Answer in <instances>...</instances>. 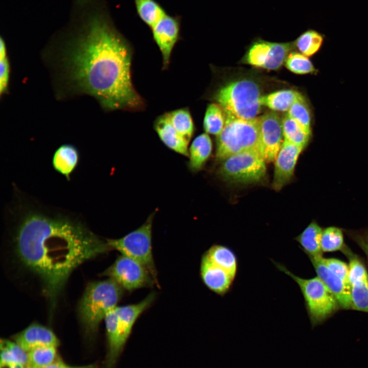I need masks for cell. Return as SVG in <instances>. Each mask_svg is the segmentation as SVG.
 <instances>
[{
  "mask_svg": "<svg viewBox=\"0 0 368 368\" xmlns=\"http://www.w3.org/2000/svg\"><path fill=\"white\" fill-rule=\"evenodd\" d=\"M304 149L284 140L274 160L272 188L280 191L293 176L298 157Z\"/></svg>",
  "mask_w": 368,
  "mask_h": 368,
  "instance_id": "obj_13",
  "label": "cell"
},
{
  "mask_svg": "<svg viewBox=\"0 0 368 368\" xmlns=\"http://www.w3.org/2000/svg\"><path fill=\"white\" fill-rule=\"evenodd\" d=\"M342 230L336 226H329L323 229L321 247L323 252L334 251L344 247Z\"/></svg>",
  "mask_w": 368,
  "mask_h": 368,
  "instance_id": "obj_33",
  "label": "cell"
},
{
  "mask_svg": "<svg viewBox=\"0 0 368 368\" xmlns=\"http://www.w3.org/2000/svg\"><path fill=\"white\" fill-rule=\"evenodd\" d=\"M200 275L205 286L212 292L221 296L229 292L236 278L212 262L204 254L201 259Z\"/></svg>",
  "mask_w": 368,
  "mask_h": 368,
  "instance_id": "obj_14",
  "label": "cell"
},
{
  "mask_svg": "<svg viewBox=\"0 0 368 368\" xmlns=\"http://www.w3.org/2000/svg\"><path fill=\"white\" fill-rule=\"evenodd\" d=\"M169 120L177 132L190 142L194 134V122L188 107L177 109L167 112Z\"/></svg>",
  "mask_w": 368,
  "mask_h": 368,
  "instance_id": "obj_26",
  "label": "cell"
},
{
  "mask_svg": "<svg viewBox=\"0 0 368 368\" xmlns=\"http://www.w3.org/2000/svg\"><path fill=\"white\" fill-rule=\"evenodd\" d=\"M116 282L123 289L132 291L158 284L142 264L127 256H119L103 273Z\"/></svg>",
  "mask_w": 368,
  "mask_h": 368,
  "instance_id": "obj_9",
  "label": "cell"
},
{
  "mask_svg": "<svg viewBox=\"0 0 368 368\" xmlns=\"http://www.w3.org/2000/svg\"><path fill=\"white\" fill-rule=\"evenodd\" d=\"M323 228L313 220L294 239L308 257L323 256L321 240Z\"/></svg>",
  "mask_w": 368,
  "mask_h": 368,
  "instance_id": "obj_21",
  "label": "cell"
},
{
  "mask_svg": "<svg viewBox=\"0 0 368 368\" xmlns=\"http://www.w3.org/2000/svg\"><path fill=\"white\" fill-rule=\"evenodd\" d=\"M294 47L293 42H275L258 39L250 45L244 61L257 67L276 70L285 62Z\"/></svg>",
  "mask_w": 368,
  "mask_h": 368,
  "instance_id": "obj_10",
  "label": "cell"
},
{
  "mask_svg": "<svg viewBox=\"0 0 368 368\" xmlns=\"http://www.w3.org/2000/svg\"><path fill=\"white\" fill-rule=\"evenodd\" d=\"M317 276L324 282L336 298L339 307L351 309L350 286L330 270L319 259L308 257Z\"/></svg>",
  "mask_w": 368,
  "mask_h": 368,
  "instance_id": "obj_15",
  "label": "cell"
},
{
  "mask_svg": "<svg viewBox=\"0 0 368 368\" xmlns=\"http://www.w3.org/2000/svg\"><path fill=\"white\" fill-rule=\"evenodd\" d=\"M287 115L296 122L309 134L311 135V119L309 107L303 96L287 111Z\"/></svg>",
  "mask_w": 368,
  "mask_h": 368,
  "instance_id": "obj_32",
  "label": "cell"
},
{
  "mask_svg": "<svg viewBox=\"0 0 368 368\" xmlns=\"http://www.w3.org/2000/svg\"><path fill=\"white\" fill-rule=\"evenodd\" d=\"M245 151L261 154L259 117L248 120L227 117L223 129L216 137V159L223 161Z\"/></svg>",
  "mask_w": 368,
  "mask_h": 368,
  "instance_id": "obj_5",
  "label": "cell"
},
{
  "mask_svg": "<svg viewBox=\"0 0 368 368\" xmlns=\"http://www.w3.org/2000/svg\"><path fill=\"white\" fill-rule=\"evenodd\" d=\"M154 213L137 229L119 239L107 240L112 249L119 251L144 265L157 280L152 248V227Z\"/></svg>",
  "mask_w": 368,
  "mask_h": 368,
  "instance_id": "obj_7",
  "label": "cell"
},
{
  "mask_svg": "<svg viewBox=\"0 0 368 368\" xmlns=\"http://www.w3.org/2000/svg\"><path fill=\"white\" fill-rule=\"evenodd\" d=\"M93 365L72 366L66 364L60 358L49 365L43 368H94Z\"/></svg>",
  "mask_w": 368,
  "mask_h": 368,
  "instance_id": "obj_38",
  "label": "cell"
},
{
  "mask_svg": "<svg viewBox=\"0 0 368 368\" xmlns=\"http://www.w3.org/2000/svg\"><path fill=\"white\" fill-rule=\"evenodd\" d=\"M57 349L56 347L44 346L28 351L29 368H43L53 363L59 358Z\"/></svg>",
  "mask_w": 368,
  "mask_h": 368,
  "instance_id": "obj_30",
  "label": "cell"
},
{
  "mask_svg": "<svg viewBox=\"0 0 368 368\" xmlns=\"http://www.w3.org/2000/svg\"><path fill=\"white\" fill-rule=\"evenodd\" d=\"M181 17L167 13L150 29L162 56L163 70L170 65L173 50L180 39Z\"/></svg>",
  "mask_w": 368,
  "mask_h": 368,
  "instance_id": "obj_11",
  "label": "cell"
},
{
  "mask_svg": "<svg viewBox=\"0 0 368 368\" xmlns=\"http://www.w3.org/2000/svg\"><path fill=\"white\" fill-rule=\"evenodd\" d=\"M78 149L71 144H63L55 151L52 165L54 169L70 180L71 174L77 168L79 161Z\"/></svg>",
  "mask_w": 368,
  "mask_h": 368,
  "instance_id": "obj_20",
  "label": "cell"
},
{
  "mask_svg": "<svg viewBox=\"0 0 368 368\" xmlns=\"http://www.w3.org/2000/svg\"><path fill=\"white\" fill-rule=\"evenodd\" d=\"M13 241L20 264L41 282L54 308L72 272L112 249L76 218L32 205L17 212Z\"/></svg>",
  "mask_w": 368,
  "mask_h": 368,
  "instance_id": "obj_2",
  "label": "cell"
},
{
  "mask_svg": "<svg viewBox=\"0 0 368 368\" xmlns=\"http://www.w3.org/2000/svg\"><path fill=\"white\" fill-rule=\"evenodd\" d=\"M0 368H29L28 366L21 364H8L0 366Z\"/></svg>",
  "mask_w": 368,
  "mask_h": 368,
  "instance_id": "obj_39",
  "label": "cell"
},
{
  "mask_svg": "<svg viewBox=\"0 0 368 368\" xmlns=\"http://www.w3.org/2000/svg\"><path fill=\"white\" fill-rule=\"evenodd\" d=\"M212 262L236 277L238 262L235 252L227 246L213 245L204 254Z\"/></svg>",
  "mask_w": 368,
  "mask_h": 368,
  "instance_id": "obj_23",
  "label": "cell"
},
{
  "mask_svg": "<svg viewBox=\"0 0 368 368\" xmlns=\"http://www.w3.org/2000/svg\"><path fill=\"white\" fill-rule=\"evenodd\" d=\"M133 2L138 16L149 28L167 14L156 0H133Z\"/></svg>",
  "mask_w": 368,
  "mask_h": 368,
  "instance_id": "obj_24",
  "label": "cell"
},
{
  "mask_svg": "<svg viewBox=\"0 0 368 368\" xmlns=\"http://www.w3.org/2000/svg\"><path fill=\"white\" fill-rule=\"evenodd\" d=\"M261 89L257 83L241 79L226 84L215 91L213 99L228 118L252 119L261 111Z\"/></svg>",
  "mask_w": 368,
  "mask_h": 368,
  "instance_id": "obj_4",
  "label": "cell"
},
{
  "mask_svg": "<svg viewBox=\"0 0 368 368\" xmlns=\"http://www.w3.org/2000/svg\"><path fill=\"white\" fill-rule=\"evenodd\" d=\"M77 0L76 25L61 50L66 89L94 97L106 111L136 112L146 106L132 79L133 49L102 4Z\"/></svg>",
  "mask_w": 368,
  "mask_h": 368,
  "instance_id": "obj_1",
  "label": "cell"
},
{
  "mask_svg": "<svg viewBox=\"0 0 368 368\" xmlns=\"http://www.w3.org/2000/svg\"><path fill=\"white\" fill-rule=\"evenodd\" d=\"M273 263L279 270L291 278L298 285L313 326L324 321L338 309L339 306L336 298L317 276L303 279L293 274L284 265L275 262Z\"/></svg>",
  "mask_w": 368,
  "mask_h": 368,
  "instance_id": "obj_6",
  "label": "cell"
},
{
  "mask_svg": "<svg viewBox=\"0 0 368 368\" xmlns=\"http://www.w3.org/2000/svg\"><path fill=\"white\" fill-rule=\"evenodd\" d=\"M12 340L27 352L34 348L53 346L57 347L60 341L50 328L38 323H33L14 335Z\"/></svg>",
  "mask_w": 368,
  "mask_h": 368,
  "instance_id": "obj_16",
  "label": "cell"
},
{
  "mask_svg": "<svg viewBox=\"0 0 368 368\" xmlns=\"http://www.w3.org/2000/svg\"><path fill=\"white\" fill-rule=\"evenodd\" d=\"M94 368H95V367H94Z\"/></svg>",
  "mask_w": 368,
  "mask_h": 368,
  "instance_id": "obj_40",
  "label": "cell"
},
{
  "mask_svg": "<svg viewBox=\"0 0 368 368\" xmlns=\"http://www.w3.org/2000/svg\"><path fill=\"white\" fill-rule=\"evenodd\" d=\"M0 42V94L2 96L8 91L10 67L6 45L2 38Z\"/></svg>",
  "mask_w": 368,
  "mask_h": 368,
  "instance_id": "obj_35",
  "label": "cell"
},
{
  "mask_svg": "<svg viewBox=\"0 0 368 368\" xmlns=\"http://www.w3.org/2000/svg\"><path fill=\"white\" fill-rule=\"evenodd\" d=\"M351 309L368 312V277L350 285Z\"/></svg>",
  "mask_w": 368,
  "mask_h": 368,
  "instance_id": "obj_31",
  "label": "cell"
},
{
  "mask_svg": "<svg viewBox=\"0 0 368 368\" xmlns=\"http://www.w3.org/2000/svg\"><path fill=\"white\" fill-rule=\"evenodd\" d=\"M320 260L334 273L350 286L349 280V266L344 262L334 258L319 257Z\"/></svg>",
  "mask_w": 368,
  "mask_h": 368,
  "instance_id": "obj_36",
  "label": "cell"
},
{
  "mask_svg": "<svg viewBox=\"0 0 368 368\" xmlns=\"http://www.w3.org/2000/svg\"><path fill=\"white\" fill-rule=\"evenodd\" d=\"M302 96L301 94L293 89L280 90L262 95L260 102L261 106L274 111H288Z\"/></svg>",
  "mask_w": 368,
  "mask_h": 368,
  "instance_id": "obj_22",
  "label": "cell"
},
{
  "mask_svg": "<svg viewBox=\"0 0 368 368\" xmlns=\"http://www.w3.org/2000/svg\"><path fill=\"white\" fill-rule=\"evenodd\" d=\"M153 128L159 139L168 148L178 154L189 156L190 142L177 132L171 124L167 112L155 119Z\"/></svg>",
  "mask_w": 368,
  "mask_h": 368,
  "instance_id": "obj_17",
  "label": "cell"
},
{
  "mask_svg": "<svg viewBox=\"0 0 368 368\" xmlns=\"http://www.w3.org/2000/svg\"><path fill=\"white\" fill-rule=\"evenodd\" d=\"M284 63L288 70L296 74L315 73L316 71L309 58L298 52H291L286 57Z\"/></svg>",
  "mask_w": 368,
  "mask_h": 368,
  "instance_id": "obj_34",
  "label": "cell"
},
{
  "mask_svg": "<svg viewBox=\"0 0 368 368\" xmlns=\"http://www.w3.org/2000/svg\"><path fill=\"white\" fill-rule=\"evenodd\" d=\"M0 347V366L21 364L28 366V352L13 340L1 339Z\"/></svg>",
  "mask_w": 368,
  "mask_h": 368,
  "instance_id": "obj_25",
  "label": "cell"
},
{
  "mask_svg": "<svg viewBox=\"0 0 368 368\" xmlns=\"http://www.w3.org/2000/svg\"><path fill=\"white\" fill-rule=\"evenodd\" d=\"M155 293L152 292L137 303L117 306L116 308L123 338L126 342L136 321L141 315L151 306L155 299Z\"/></svg>",
  "mask_w": 368,
  "mask_h": 368,
  "instance_id": "obj_18",
  "label": "cell"
},
{
  "mask_svg": "<svg viewBox=\"0 0 368 368\" xmlns=\"http://www.w3.org/2000/svg\"><path fill=\"white\" fill-rule=\"evenodd\" d=\"M348 234L364 252L368 263V229L362 232L350 231Z\"/></svg>",
  "mask_w": 368,
  "mask_h": 368,
  "instance_id": "obj_37",
  "label": "cell"
},
{
  "mask_svg": "<svg viewBox=\"0 0 368 368\" xmlns=\"http://www.w3.org/2000/svg\"><path fill=\"white\" fill-rule=\"evenodd\" d=\"M218 173L228 182L245 184L256 183L265 176L266 162L258 152H241L223 160Z\"/></svg>",
  "mask_w": 368,
  "mask_h": 368,
  "instance_id": "obj_8",
  "label": "cell"
},
{
  "mask_svg": "<svg viewBox=\"0 0 368 368\" xmlns=\"http://www.w3.org/2000/svg\"><path fill=\"white\" fill-rule=\"evenodd\" d=\"M323 41L322 34L315 30L309 29L302 33L293 43L301 53L309 57L318 52Z\"/></svg>",
  "mask_w": 368,
  "mask_h": 368,
  "instance_id": "obj_29",
  "label": "cell"
},
{
  "mask_svg": "<svg viewBox=\"0 0 368 368\" xmlns=\"http://www.w3.org/2000/svg\"><path fill=\"white\" fill-rule=\"evenodd\" d=\"M213 144L209 134L203 133L197 136L189 148L188 166L192 172L200 170L210 157Z\"/></svg>",
  "mask_w": 368,
  "mask_h": 368,
  "instance_id": "obj_19",
  "label": "cell"
},
{
  "mask_svg": "<svg viewBox=\"0 0 368 368\" xmlns=\"http://www.w3.org/2000/svg\"><path fill=\"white\" fill-rule=\"evenodd\" d=\"M226 115L217 103L209 104L206 109L203 127L205 133L218 135L223 129L226 122Z\"/></svg>",
  "mask_w": 368,
  "mask_h": 368,
  "instance_id": "obj_27",
  "label": "cell"
},
{
  "mask_svg": "<svg viewBox=\"0 0 368 368\" xmlns=\"http://www.w3.org/2000/svg\"><path fill=\"white\" fill-rule=\"evenodd\" d=\"M261 154L266 163L275 158L284 141L282 119L274 112H268L259 117Z\"/></svg>",
  "mask_w": 368,
  "mask_h": 368,
  "instance_id": "obj_12",
  "label": "cell"
},
{
  "mask_svg": "<svg viewBox=\"0 0 368 368\" xmlns=\"http://www.w3.org/2000/svg\"><path fill=\"white\" fill-rule=\"evenodd\" d=\"M123 290L110 278L91 282L86 286L78 304V316L87 336L96 335L101 321L118 306Z\"/></svg>",
  "mask_w": 368,
  "mask_h": 368,
  "instance_id": "obj_3",
  "label": "cell"
},
{
  "mask_svg": "<svg viewBox=\"0 0 368 368\" xmlns=\"http://www.w3.org/2000/svg\"><path fill=\"white\" fill-rule=\"evenodd\" d=\"M284 140L305 149L308 145L311 135L287 114L282 119Z\"/></svg>",
  "mask_w": 368,
  "mask_h": 368,
  "instance_id": "obj_28",
  "label": "cell"
}]
</instances>
